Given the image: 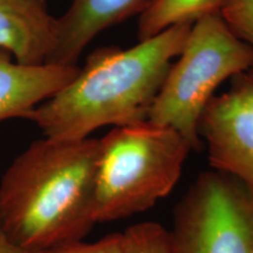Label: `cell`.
Returning a JSON list of instances; mask_svg holds the SVG:
<instances>
[{
    "label": "cell",
    "instance_id": "obj_2",
    "mask_svg": "<svg viewBox=\"0 0 253 253\" xmlns=\"http://www.w3.org/2000/svg\"><path fill=\"white\" fill-rule=\"evenodd\" d=\"M192 25H178L130 48L106 47L88 56L77 77L27 114L45 137L80 141L106 126L148 121L170 66Z\"/></svg>",
    "mask_w": 253,
    "mask_h": 253
},
{
    "label": "cell",
    "instance_id": "obj_1",
    "mask_svg": "<svg viewBox=\"0 0 253 253\" xmlns=\"http://www.w3.org/2000/svg\"><path fill=\"white\" fill-rule=\"evenodd\" d=\"M99 140L33 142L0 181V227L31 253L80 242L95 224Z\"/></svg>",
    "mask_w": 253,
    "mask_h": 253
},
{
    "label": "cell",
    "instance_id": "obj_12",
    "mask_svg": "<svg viewBox=\"0 0 253 253\" xmlns=\"http://www.w3.org/2000/svg\"><path fill=\"white\" fill-rule=\"evenodd\" d=\"M220 15L229 30L253 50V0H229Z\"/></svg>",
    "mask_w": 253,
    "mask_h": 253
},
{
    "label": "cell",
    "instance_id": "obj_13",
    "mask_svg": "<svg viewBox=\"0 0 253 253\" xmlns=\"http://www.w3.org/2000/svg\"><path fill=\"white\" fill-rule=\"evenodd\" d=\"M45 253H123L122 233H112L94 243L75 242Z\"/></svg>",
    "mask_w": 253,
    "mask_h": 253
},
{
    "label": "cell",
    "instance_id": "obj_3",
    "mask_svg": "<svg viewBox=\"0 0 253 253\" xmlns=\"http://www.w3.org/2000/svg\"><path fill=\"white\" fill-rule=\"evenodd\" d=\"M192 151L181 134L149 121L114 126L99 140L94 188L95 223L149 210L181 178Z\"/></svg>",
    "mask_w": 253,
    "mask_h": 253
},
{
    "label": "cell",
    "instance_id": "obj_5",
    "mask_svg": "<svg viewBox=\"0 0 253 253\" xmlns=\"http://www.w3.org/2000/svg\"><path fill=\"white\" fill-rule=\"evenodd\" d=\"M173 253H253V190L229 173L209 169L176 205Z\"/></svg>",
    "mask_w": 253,
    "mask_h": 253
},
{
    "label": "cell",
    "instance_id": "obj_15",
    "mask_svg": "<svg viewBox=\"0 0 253 253\" xmlns=\"http://www.w3.org/2000/svg\"><path fill=\"white\" fill-rule=\"evenodd\" d=\"M39 1H41V2H45V4H46V0H39Z\"/></svg>",
    "mask_w": 253,
    "mask_h": 253
},
{
    "label": "cell",
    "instance_id": "obj_14",
    "mask_svg": "<svg viewBox=\"0 0 253 253\" xmlns=\"http://www.w3.org/2000/svg\"><path fill=\"white\" fill-rule=\"evenodd\" d=\"M0 253H31L19 248L12 240H9L4 231L0 227Z\"/></svg>",
    "mask_w": 253,
    "mask_h": 253
},
{
    "label": "cell",
    "instance_id": "obj_4",
    "mask_svg": "<svg viewBox=\"0 0 253 253\" xmlns=\"http://www.w3.org/2000/svg\"><path fill=\"white\" fill-rule=\"evenodd\" d=\"M253 67V50L229 30L220 14L192 25L170 66L148 121L181 134L192 150L202 148L199 121L224 81Z\"/></svg>",
    "mask_w": 253,
    "mask_h": 253
},
{
    "label": "cell",
    "instance_id": "obj_7",
    "mask_svg": "<svg viewBox=\"0 0 253 253\" xmlns=\"http://www.w3.org/2000/svg\"><path fill=\"white\" fill-rule=\"evenodd\" d=\"M154 0H72L56 18V42L47 63L77 65L84 49L101 32L141 14Z\"/></svg>",
    "mask_w": 253,
    "mask_h": 253
},
{
    "label": "cell",
    "instance_id": "obj_11",
    "mask_svg": "<svg viewBox=\"0 0 253 253\" xmlns=\"http://www.w3.org/2000/svg\"><path fill=\"white\" fill-rule=\"evenodd\" d=\"M123 253H173L170 232L157 221H142L122 232Z\"/></svg>",
    "mask_w": 253,
    "mask_h": 253
},
{
    "label": "cell",
    "instance_id": "obj_6",
    "mask_svg": "<svg viewBox=\"0 0 253 253\" xmlns=\"http://www.w3.org/2000/svg\"><path fill=\"white\" fill-rule=\"evenodd\" d=\"M214 95L199 121L212 169L226 172L253 190V67L231 79Z\"/></svg>",
    "mask_w": 253,
    "mask_h": 253
},
{
    "label": "cell",
    "instance_id": "obj_10",
    "mask_svg": "<svg viewBox=\"0 0 253 253\" xmlns=\"http://www.w3.org/2000/svg\"><path fill=\"white\" fill-rule=\"evenodd\" d=\"M229 0H154L140 14L138 39L145 40L178 25H194L202 18L220 14Z\"/></svg>",
    "mask_w": 253,
    "mask_h": 253
},
{
    "label": "cell",
    "instance_id": "obj_9",
    "mask_svg": "<svg viewBox=\"0 0 253 253\" xmlns=\"http://www.w3.org/2000/svg\"><path fill=\"white\" fill-rule=\"evenodd\" d=\"M56 42V18L39 0H0V49L23 65L48 61Z\"/></svg>",
    "mask_w": 253,
    "mask_h": 253
},
{
    "label": "cell",
    "instance_id": "obj_8",
    "mask_svg": "<svg viewBox=\"0 0 253 253\" xmlns=\"http://www.w3.org/2000/svg\"><path fill=\"white\" fill-rule=\"evenodd\" d=\"M79 69L77 65H23L0 49V121L25 119L31 110L67 86Z\"/></svg>",
    "mask_w": 253,
    "mask_h": 253
}]
</instances>
